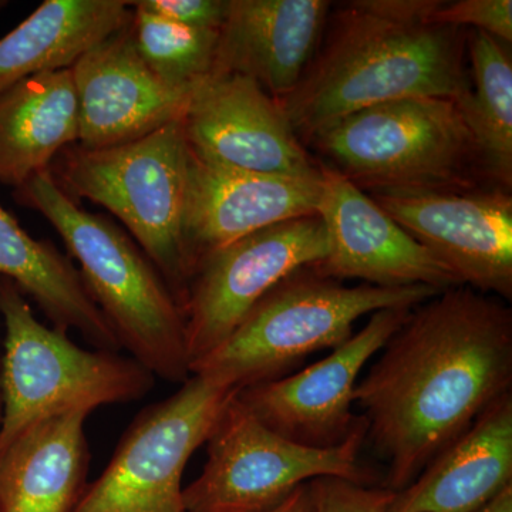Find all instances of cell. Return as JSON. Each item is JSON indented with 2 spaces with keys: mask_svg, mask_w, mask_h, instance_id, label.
<instances>
[{
  "mask_svg": "<svg viewBox=\"0 0 512 512\" xmlns=\"http://www.w3.org/2000/svg\"><path fill=\"white\" fill-rule=\"evenodd\" d=\"M332 5L328 0H228L211 76L239 74L284 100L311 63Z\"/></svg>",
  "mask_w": 512,
  "mask_h": 512,
  "instance_id": "cell-17",
  "label": "cell"
},
{
  "mask_svg": "<svg viewBox=\"0 0 512 512\" xmlns=\"http://www.w3.org/2000/svg\"><path fill=\"white\" fill-rule=\"evenodd\" d=\"M414 308L384 309L365 328L302 372L239 390L238 399L265 426L303 446L329 448L348 440L359 423L355 389L367 363Z\"/></svg>",
  "mask_w": 512,
  "mask_h": 512,
  "instance_id": "cell-12",
  "label": "cell"
},
{
  "mask_svg": "<svg viewBox=\"0 0 512 512\" xmlns=\"http://www.w3.org/2000/svg\"><path fill=\"white\" fill-rule=\"evenodd\" d=\"M239 390L191 375L138 414L73 512H185L183 474Z\"/></svg>",
  "mask_w": 512,
  "mask_h": 512,
  "instance_id": "cell-9",
  "label": "cell"
},
{
  "mask_svg": "<svg viewBox=\"0 0 512 512\" xmlns=\"http://www.w3.org/2000/svg\"><path fill=\"white\" fill-rule=\"evenodd\" d=\"M181 123L188 150L204 163L286 177L320 175L279 101L248 77H207L195 87Z\"/></svg>",
  "mask_w": 512,
  "mask_h": 512,
  "instance_id": "cell-13",
  "label": "cell"
},
{
  "mask_svg": "<svg viewBox=\"0 0 512 512\" xmlns=\"http://www.w3.org/2000/svg\"><path fill=\"white\" fill-rule=\"evenodd\" d=\"M357 382L355 406L399 493L485 409L512 392V311L454 286L416 306Z\"/></svg>",
  "mask_w": 512,
  "mask_h": 512,
  "instance_id": "cell-1",
  "label": "cell"
},
{
  "mask_svg": "<svg viewBox=\"0 0 512 512\" xmlns=\"http://www.w3.org/2000/svg\"><path fill=\"white\" fill-rule=\"evenodd\" d=\"M131 16L127 0H46L0 39V93L37 74L72 69Z\"/></svg>",
  "mask_w": 512,
  "mask_h": 512,
  "instance_id": "cell-21",
  "label": "cell"
},
{
  "mask_svg": "<svg viewBox=\"0 0 512 512\" xmlns=\"http://www.w3.org/2000/svg\"><path fill=\"white\" fill-rule=\"evenodd\" d=\"M22 207L39 212L59 232L121 349L165 382L191 377L183 309L153 262L109 218L83 210L40 171L13 190Z\"/></svg>",
  "mask_w": 512,
  "mask_h": 512,
  "instance_id": "cell-3",
  "label": "cell"
},
{
  "mask_svg": "<svg viewBox=\"0 0 512 512\" xmlns=\"http://www.w3.org/2000/svg\"><path fill=\"white\" fill-rule=\"evenodd\" d=\"M512 485V392L448 444L387 512H476Z\"/></svg>",
  "mask_w": 512,
  "mask_h": 512,
  "instance_id": "cell-18",
  "label": "cell"
},
{
  "mask_svg": "<svg viewBox=\"0 0 512 512\" xmlns=\"http://www.w3.org/2000/svg\"><path fill=\"white\" fill-rule=\"evenodd\" d=\"M366 433L360 416L345 443L303 446L265 426L237 393L205 441L201 476L184 488L185 512H271L296 488L320 477L370 485L359 460Z\"/></svg>",
  "mask_w": 512,
  "mask_h": 512,
  "instance_id": "cell-8",
  "label": "cell"
},
{
  "mask_svg": "<svg viewBox=\"0 0 512 512\" xmlns=\"http://www.w3.org/2000/svg\"><path fill=\"white\" fill-rule=\"evenodd\" d=\"M0 279H9L45 312L55 328L76 330L96 349L119 352L113 328L72 259L30 237L0 205Z\"/></svg>",
  "mask_w": 512,
  "mask_h": 512,
  "instance_id": "cell-22",
  "label": "cell"
},
{
  "mask_svg": "<svg viewBox=\"0 0 512 512\" xmlns=\"http://www.w3.org/2000/svg\"><path fill=\"white\" fill-rule=\"evenodd\" d=\"M440 292L424 285L348 286L305 266L266 293L222 345L192 365L191 375L235 390L272 382L313 353L339 348L363 316L416 308Z\"/></svg>",
  "mask_w": 512,
  "mask_h": 512,
  "instance_id": "cell-4",
  "label": "cell"
},
{
  "mask_svg": "<svg viewBox=\"0 0 512 512\" xmlns=\"http://www.w3.org/2000/svg\"><path fill=\"white\" fill-rule=\"evenodd\" d=\"M130 5L180 25L208 30H220L228 10V0H140Z\"/></svg>",
  "mask_w": 512,
  "mask_h": 512,
  "instance_id": "cell-27",
  "label": "cell"
},
{
  "mask_svg": "<svg viewBox=\"0 0 512 512\" xmlns=\"http://www.w3.org/2000/svg\"><path fill=\"white\" fill-rule=\"evenodd\" d=\"M320 191V175L286 177L227 170L190 153L185 237L192 264L261 229L318 214Z\"/></svg>",
  "mask_w": 512,
  "mask_h": 512,
  "instance_id": "cell-16",
  "label": "cell"
},
{
  "mask_svg": "<svg viewBox=\"0 0 512 512\" xmlns=\"http://www.w3.org/2000/svg\"><path fill=\"white\" fill-rule=\"evenodd\" d=\"M190 150L181 119L121 146L64 148L50 165L73 201L106 208L131 232L183 309L192 275L185 237Z\"/></svg>",
  "mask_w": 512,
  "mask_h": 512,
  "instance_id": "cell-5",
  "label": "cell"
},
{
  "mask_svg": "<svg viewBox=\"0 0 512 512\" xmlns=\"http://www.w3.org/2000/svg\"><path fill=\"white\" fill-rule=\"evenodd\" d=\"M79 101V144L89 150L121 146L183 117L194 90L168 86L148 69L130 22L101 40L72 67Z\"/></svg>",
  "mask_w": 512,
  "mask_h": 512,
  "instance_id": "cell-15",
  "label": "cell"
},
{
  "mask_svg": "<svg viewBox=\"0 0 512 512\" xmlns=\"http://www.w3.org/2000/svg\"><path fill=\"white\" fill-rule=\"evenodd\" d=\"M431 23L480 30L505 45L512 42L511 0H457L441 2L431 13Z\"/></svg>",
  "mask_w": 512,
  "mask_h": 512,
  "instance_id": "cell-25",
  "label": "cell"
},
{
  "mask_svg": "<svg viewBox=\"0 0 512 512\" xmlns=\"http://www.w3.org/2000/svg\"><path fill=\"white\" fill-rule=\"evenodd\" d=\"M90 414H53L0 446V512L74 511L89 484Z\"/></svg>",
  "mask_w": 512,
  "mask_h": 512,
  "instance_id": "cell-19",
  "label": "cell"
},
{
  "mask_svg": "<svg viewBox=\"0 0 512 512\" xmlns=\"http://www.w3.org/2000/svg\"><path fill=\"white\" fill-rule=\"evenodd\" d=\"M5 356L0 363V446L37 420L70 410L93 413L110 404L136 402L154 375L131 356L87 350L67 330L37 320L25 293L0 279Z\"/></svg>",
  "mask_w": 512,
  "mask_h": 512,
  "instance_id": "cell-7",
  "label": "cell"
},
{
  "mask_svg": "<svg viewBox=\"0 0 512 512\" xmlns=\"http://www.w3.org/2000/svg\"><path fill=\"white\" fill-rule=\"evenodd\" d=\"M308 146L365 192L467 190L485 180L457 101L419 97L356 111Z\"/></svg>",
  "mask_w": 512,
  "mask_h": 512,
  "instance_id": "cell-6",
  "label": "cell"
},
{
  "mask_svg": "<svg viewBox=\"0 0 512 512\" xmlns=\"http://www.w3.org/2000/svg\"><path fill=\"white\" fill-rule=\"evenodd\" d=\"M131 9L134 47L158 79L177 89L194 90L211 76L218 30L190 28L136 6Z\"/></svg>",
  "mask_w": 512,
  "mask_h": 512,
  "instance_id": "cell-24",
  "label": "cell"
},
{
  "mask_svg": "<svg viewBox=\"0 0 512 512\" xmlns=\"http://www.w3.org/2000/svg\"><path fill=\"white\" fill-rule=\"evenodd\" d=\"M72 69L29 77L0 93V183L13 190L79 141Z\"/></svg>",
  "mask_w": 512,
  "mask_h": 512,
  "instance_id": "cell-20",
  "label": "cell"
},
{
  "mask_svg": "<svg viewBox=\"0 0 512 512\" xmlns=\"http://www.w3.org/2000/svg\"><path fill=\"white\" fill-rule=\"evenodd\" d=\"M6 5H8V2H3V0H0V9L5 8Z\"/></svg>",
  "mask_w": 512,
  "mask_h": 512,
  "instance_id": "cell-30",
  "label": "cell"
},
{
  "mask_svg": "<svg viewBox=\"0 0 512 512\" xmlns=\"http://www.w3.org/2000/svg\"><path fill=\"white\" fill-rule=\"evenodd\" d=\"M328 255V234L318 214L261 229L202 255L183 303L191 367L222 345L279 282Z\"/></svg>",
  "mask_w": 512,
  "mask_h": 512,
  "instance_id": "cell-10",
  "label": "cell"
},
{
  "mask_svg": "<svg viewBox=\"0 0 512 512\" xmlns=\"http://www.w3.org/2000/svg\"><path fill=\"white\" fill-rule=\"evenodd\" d=\"M315 512H387L394 491L336 477L311 481Z\"/></svg>",
  "mask_w": 512,
  "mask_h": 512,
  "instance_id": "cell-26",
  "label": "cell"
},
{
  "mask_svg": "<svg viewBox=\"0 0 512 512\" xmlns=\"http://www.w3.org/2000/svg\"><path fill=\"white\" fill-rule=\"evenodd\" d=\"M271 512H315L311 481L296 488L288 500Z\"/></svg>",
  "mask_w": 512,
  "mask_h": 512,
  "instance_id": "cell-28",
  "label": "cell"
},
{
  "mask_svg": "<svg viewBox=\"0 0 512 512\" xmlns=\"http://www.w3.org/2000/svg\"><path fill=\"white\" fill-rule=\"evenodd\" d=\"M440 0H353L330 9L301 82L279 101L303 146L356 111L470 93L467 29L430 22Z\"/></svg>",
  "mask_w": 512,
  "mask_h": 512,
  "instance_id": "cell-2",
  "label": "cell"
},
{
  "mask_svg": "<svg viewBox=\"0 0 512 512\" xmlns=\"http://www.w3.org/2000/svg\"><path fill=\"white\" fill-rule=\"evenodd\" d=\"M476 512H512V485Z\"/></svg>",
  "mask_w": 512,
  "mask_h": 512,
  "instance_id": "cell-29",
  "label": "cell"
},
{
  "mask_svg": "<svg viewBox=\"0 0 512 512\" xmlns=\"http://www.w3.org/2000/svg\"><path fill=\"white\" fill-rule=\"evenodd\" d=\"M471 90L457 101L485 180L512 191V60L507 45L468 30Z\"/></svg>",
  "mask_w": 512,
  "mask_h": 512,
  "instance_id": "cell-23",
  "label": "cell"
},
{
  "mask_svg": "<svg viewBox=\"0 0 512 512\" xmlns=\"http://www.w3.org/2000/svg\"><path fill=\"white\" fill-rule=\"evenodd\" d=\"M0 419H2V397H0Z\"/></svg>",
  "mask_w": 512,
  "mask_h": 512,
  "instance_id": "cell-31",
  "label": "cell"
},
{
  "mask_svg": "<svg viewBox=\"0 0 512 512\" xmlns=\"http://www.w3.org/2000/svg\"><path fill=\"white\" fill-rule=\"evenodd\" d=\"M457 276L461 285L512 299V194L498 185L467 190L366 192Z\"/></svg>",
  "mask_w": 512,
  "mask_h": 512,
  "instance_id": "cell-11",
  "label": "cell"
},
{
  "mask_svg": "<svg viewBox=\"0 0 512 512\" xmlns=\"http://www.w3.org/2000/svg\"><path fill=\"white\" fill-rule=\"evenodd\" d=\"M318 215L325 225L329 255L313 268L343 282L403 288L424 285L437 291L463 286L429 249L383 211L373 198L325 164Z\"/></svg>",
  "mask_w": 512,
  "mask_h": 512,
  "instance_id": "cell-14",
  "label": "cell"
}]
</instances>
